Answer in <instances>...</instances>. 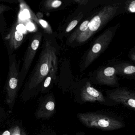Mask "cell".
I'll return each instance as SVG.
<instances>
[{"label":"cell","mask_w":135,"mask_h":135,"mask_svg":"<svg viewBox=\"0 0 135 135\" xmlns=\"http://www.w3.org/2000/svg\"><path fill=\"white\" fill-rule=\"evenodd\" d=\"M52 69L57 71L56 50L51 40L46 37L44 40L39 58L27 81L25 90L32 91L36 89Z\"/></svg>","instance_id":"1"},{"label":"cell","mask_w":135,"mask_h":135,"mask_svg":"<svg viewBox=\"0 0 135 135\" xmlns=\"http://www.w3.org/2000/svg\"><path fill=\"white\" fill-rule=\"evenodd\" d=\"M77 117L86 127L104 130H114L121 128L123 123L116 118L94 113H79Z\"/></svg>","instance_id":"2"},{"label":"cell","mask_w":135,"mask_h":135,"mask_svg":"<svg viewBox=\"0 0 135 135\" xmlns=\"http://www.w3.org/2000/svg\"><path fill=\"white\" fill-rule=\"evenodd\" d=\"M118 8V7L115 4L104 7L90 21L87 30L76 37V41L79 43H83L87 41L115 16Z\"/></svg>","instance_id":"3"},{"label":"cell","mask_w":135,"mask_h":135,"mask_svg":"<svg viewBox=\"0 0 135 135\" xmlns=\"http://www.w3.org/2000/svg\"><path fill=\"white\" fill-rule=\"evenodd\" d=\"M42 36V32L37 31L34 34L30 40L23 57L22 68L19 71V84L23 82L29 72L34 58L41 44Z\"/></svg>","instance_id":"4"},{"label":"cell","mask_w":135,"mask_h":135,"mask_svg":"<svg viewBox=\"0 0 135 135\" xmlns=\"http://www.w3.org/2000/svg\"><path fill=\"white\" fill-rule=\"evenodd\" d=\"M9 68L5 88L8 102L11 103L15 100L18 91L20 70L16 55L13 52L9 53Z\"/></svg>","instance_id":"5"},{"label":"cell","mask_w":135,"mask_h":135,"mask_svg":"<svg viewBox=\"0 0 135 135\" xmlns=\"http://www.w3.org/2000/svg\"><path fill=\"white\" fill-rule=\"evenodd\" d=\"M114 33L113 29H108L95 41L86 57L84 62L85 68L88 67L107 48L113 39Z\"/></svg>","instance_id":"6"},{"label":"cell","mask_w":135,"mask_h":135,"mask_svg":"<svg viewBox=\"0 0 135 135\" xmlns=\"http://www.w3.org/2000/svg\"><path fill=\"white\" fill-rule=\"evenodd\" d=\"M19 22L16 23L9 33L4 37L8 53L13 52V51L18 49L24 40V34L20 29H19Z\"/></svg>","instance_id":"7"},{"label":"cell","mask_w":135,"mask_h":135,"mask_svg":"<svg viewBox=\"0 0 135 135\" xmlns=\"http://www.w3.org/2000/svg\"><path fill=\"white\" fill-rule=\"evenodd\" d=\"M109 98L116 102L134 110L135 94L126 89H118L109 94Z\"/></svg>","instance_id":"8"},{"label":"cell","mask_w":135,"mask_h":135,"mask_svg":"<svg viewBox=\"0 0 135 135\" xmlns=\"http://www.w3.org/2000/svg\"><path fill=\"white\" fill-rule=\"evenodd\" d=\"M82 101L84 102L104 103L105 99L102 92L94 88L90 82H87L83 87L81 93Z\"/></svg>","instance_id":"9"},{"label":"cell","mask_w":135,"mask_h":135,"mask_svg":"<svg viewBox=\"0 0 135 135\" xmlns=\"http://www.w3.org/2000/svg\"><path fill=\"white\" fill-rule=\"evenodd\" d=\"M18 2L20 4L21 11L24 12V13H26L30 19L33 20L38 26H40L43 29L44 33L50 35L52 34V28L47 21L37 16L24 1L18 0Z\"/></svg>","instance_id":"10"},{"label":"cell","mask_w":135,"mask_h":135,"mask_svg":"<svg viewBox=\"0 0 135 135\" xmlns=\"http://www.w3.org/2000/svg\"><path fill=\"white\" fill-rule=\"evenodd\" d=\"M96 80L99 83L114 86L117 83L116 71L113 67H109L101 69L98 72Z\"/></svg>","instance_id":"11"},{"label":"cell","mask_w":135,"mask_h":135,"mask_svg":"<svg viewBox=\"0 0 135 135\" xmlns=\"http://www.w3.org/2000/svg\"><path fill=\"white\" fill-rule=\"evenodd\" d=\"M55 104L52 100H49L43 103L39 111L38 116L41 117L48 118L55 112Z\"/></svg>","instance_id":"12"},{"label":"cell","mask_w":135,"mask_h":135,"mask_svg":"<svg viewBox=\"0 0 135 135\" xmlns=\"http://www.w3.org/2000/svg\"><path fill=\"white\" fill-rule=\"evenodd\" d=\"M11 9V8L9 6L0 4V33L2 36L5 34L7 30V24L4 14Z\"/></svg>","instance_id":"13"},{"label":"cell","mask_w":135,"mask_h":135,"mask_svg":"<svg viewBox=\"0 0 135 135\" xmlns=\"http://www.w3.org/2000/svg\"><path fill=\"white\" fill-rule=\"evenodd\" d=\"M61 4L62 2L59 0H47L40 4L39 8L41 11H51L58 8Z\"/></svg>","instance_id":"14"},{"label":"cell","mask_w":135,"mask_h":135,"mask_svg":"<svg viewBox=\"0 0 135 135\" xmlns=\"http://www.w3.org/2000/svg\"><path fill=\"white\" fill-rule=\"evenodd\" d=\"M89 24L90 21L89 20H86L83 22L80 26L79 29L71 35L70 37L69 41L72 42L80 34L86 31L89 27Z\"/></svg>","instance_id":"15"},{"label":"cell","mask_w":135,"mask_h":135,"mask_svg":"<svg viewBox=\"0 0 135 135\" xmlns=\"http://www.w3.org/2000/svg\"><path fill=\"white\" fill-rule=\"evenodd\" d=\"M124 74L131 75L134 74L135 72V67L134 65H129L124 68L123 70Z\"/></svg>","instance_id":"16"},{"label":"cell","mask_w":135,"mask_h":135,"mask_svg":"<svg viewBox=\"0 0 135 135\" xmlns=\"http://www.w3.org/2000/svg\"><path fill=\"white\" fill-rule=\"evenodd\" d=\"M78 23V21L77 20H74L71 21L69 24L68 26L66 28V32H69L72 30H73L77 25Z\"/></svg>","instance_id":"17"},{"label":"cell","mask_w":135,"mask_h":135,"mask_svg":"<svg viewBox=\"0 0 135 135\" xmlns=\"http://www.w3.org/2000/svg\"><path fill=\"white\" fill-rule=\"evenodd\" d=\"M11 135H22L21 130L18 126H15L11 129Z\"/></svg>","instance_id":"18"},{"label":"cell","mask_w":135,"mask_h":135,"mask_svg":"<svg viewBox=\"0 0 135 135\" xmlns=\"http://www.w3.org/2000/svg\"><path fill=\"white\" fill-rule=\"evenodd\" d=\"M128 10L131 13L135 12V1H132L128 7Z\"/></svg>","instance_id":"19"},{"label":"cell","mask_w":135,"mask_h":135,"mask_svg":"<svg viewBox=\"0 0 135 135\" xmlns=\"http://www.w3.org/2000/svg\"><path fill=\"white\" fill-rule=\"evenodd\" d=\"M74 1L80 5H85L88 2V1L87 0H75Z\"/></svg>","instance_id":"20"},{"label":"cell","mask_w":135,"mask_h":135,"mask_svg":"<svg viewBox=\"0 0 135 135\" xmlns=\"http://www.w3.org/2000/svg\"><path fill=\"white\" fill-rule=\"evenodd\" d=\"M2 135H11V131L9 130H6L3 133Z\"/></svg>","instance_id":"21"},{"label":"cell","mask_w":135,"mask_h":135,"mask_svg":"<svg viewBox=\"0 0 135 135\" xmlns=\"http://www.w3.org/2000/svg\"><path fill=\"white\" fill-rule=\"evenodd\" d=\"M22 135H26V133H25V132H22Z\"/></svg>","instance_id":"22"},{"label":"cell","mask_w":135,"mask_h":135,"mask_svg":"<svg viewBox=\"0 0 135 135\" xmlns=\"http://www.w3.org/2000/svg\"><path fill=\"white\" fill-rule=\"evenodd\" d=\"M0 81H1V76H0Z\"/></svg>","instance_id":"23"},{"label":"cell","mask_w":135,"mask_h":135,"mask_svg":"<svg viewBox=\"0 0 135 135\" xmlns=\"http://www.w3.org/2000/svg\"><path fill=\"white\" fill-rule=\"evenodd\" d=\"M81 135V134H80V135Z\"/></svg>","instance_id":"24"}]
</instances>
